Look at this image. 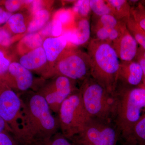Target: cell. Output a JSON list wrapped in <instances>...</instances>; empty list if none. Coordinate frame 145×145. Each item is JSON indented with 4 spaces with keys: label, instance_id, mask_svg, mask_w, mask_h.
Instances as JSON below:
<instances>
[{
    "label": "cell",
    "instance_id": "9a60e30c",
    "mask_svg": "<svg viewBox=\"0 0 145 145\" xmlns=\"http://www.w3.org/2000/svg\"><path fill=\"white\" fill-rule=\"evenodd\" d=\"M47 62L45 52L41 46L22 55L19 63L30 71H39L44 67Z\"/></svg>",
    "mask_w": 145,
    "mask_h": 145
},
{
    "label": "cell",
    "instance_id": "836d02e7",
    "mask_svg": "<svg viewBox=\"0 0 145 145\" xmlns=\"http://www.w3.org/2000/svg\"><path fill=\"white\" fill-rule=\"evenodd\" d=\"M12 15V13L6 11L0 7V24L7 22Z\"/></svg>",
    "mask_w": 145,
    "mask_h": 145
},
{
    "label": "cell",
    "instance_id": "8fae6325",
    "mask_svg": "<svg viewBox=\"0 0 145 145\" xmlns=\"http://www.w3.org/2000/svg\"><path fill=\"white\" fill-rule=\"evenodd\" d=\"M112 44L121 62L135 60L139 48L138 44L126 26L120 37Z\"/></svg>",
    "mask_w": 145,
    "mask_h": 145
},
{
    "label": "cell",
    "instance_id": "44dd1931",
    "mask_svg": "<svg viewBox=\"0 0 145 145\" xmlns=\"http://www.w3.org/2000/svg\"><path fill=\"white\" fill-rule=\"evenodd\" d=\"M128 30L129 31L138 45L145 50V31L134 20L131 16L124 21Z\"/></svg>",
    "mask_w": 145,
    "mask_h": 145
},
{
    "label": "cell",
    "instance_id": "484cf974",
    "mask_svg": "<svg viewBox=\"0 0 145 145\" xmlns=\"http://www.w3.org/2000/svg\"><path fill=\"white\" fill-rule=\"evenodd\" d=\"M90 7L95 17H101L107 14L112 15L111 10L106 1L90 0Z\"/></svg>",
    "mask_w": 145,
    "mask_h": 145
},
{
    "label": "cell",
    "instance_id": "4dcf8cb0",
    "mask_svg": "<svg viewBox=\"0 0 145 145\" xmlns=\"http://www.w3.org/2000/svg\"><path fill=\"white\" fill-rule=\"evenodd\" d=\"M10 63V60L0 50V80H3L8 73Z\"/></svg>",
    "mask_w": 145,
    "mask_h": 145
},
{
    "label": "cell",
    "instance_id": "8992f818",
    "mask_svg": "<svg viewBox=\"0 0 145 145\" xmlns=\"http://www.w3.org/2000/svg\"><path fill=\"white\" fill-rule=\"evenodd\" d=\"M55 75H62L74 81H83L90 76V65L87 53L76 48L65 50L57 61Z\"/></svg>",
    "mask_w": 145,
    "mask_h": 145
},
{
    "label": "cell",
    "instance_id": "5b68a950",
    "mask_svg": "<svg viewBox=\"0 0 145 145\" xmlns=\"http://www.w3.org/2000/svg\"><path fill=\"white\" fill-rule=\"evenodd\" d=\"M58 114L61 133L70 140L83 131L91 118L83 104L80 91H75L63 102Z\"/></svg>",
    "mask_w": 145,
    "mask_h": 145
},
{
    "label": "cell",
    "instance_id": "8d00e7d4",
    "mask_svg": "<svg viewBox=\"0 0 145 145\" xmlns=\"http://www.w3.org/2000/svg\"><path fill=\"white\" fill-rule=\"evenodd\" d=\"M5 131H9L12 133V131L10 128L8 126L5 121L0 116V133Z\"/></svg>",
    "mask_w": 145,
    "mask_h": 145
},
{
    "label": "cell",
    "instance_id": "7c38bea8",
    "mask_svg": "<svg viewBox=\"0 0 145 145\" xmlns=\"http://www.w3.org/2000/svg\"><path fill=\"white\" fill-rule=\"evenodd\" d=\"M143 80L142 70L136 61L127 62H120L118 84L121 83V87L139 86L142 84Z\"/></svg>",
    "mask_w": 145,
    "mask_h": 145
},
{
    "label": "cell",
    "instance_id": "f35d334b",
    "mask_svg": "<svg viewBox=\"0 0 145 145\" xmlns=\"http://www.w3.org/2000/svg\"><path fill=\"white\" fill-rule=\"evenodd\" d=\"M138 50H139V52L141 53V54L142 55L143 57H144V58L145 59V50L143 49V48H142V47L140 46L138 48Z\"/></svg>",
    "mask_w": 145,
    "mask_h": 145
},
{
    "label": "cell",
    "instance_id": "ffe728a7",
    "mask_svg": "<svg viewBox=\"0 0 145 145\" xmlns=\"http://www.w3.org/2000/svg\"><path fill=\"white\" fill-rule=\"evenodd\" d=\"M50 17L49 12L46 9H42L35 13L27 27L28 33H36L41 30L48 22Z\"/></svg>",
    "mask_w": 145,
    "mask_h": 145
},
{
    "label": "cell",
    "instance_id": "d6a6232c",
    "mask_svg": "<svg viewBox=\"0 0 145 145\" xmlns=\"http://www.w3.org/2000/svg\"><path fill=\"white\" fill-rule=\"evenodd\" d=\"M23 3V1L7 0L5 2L4 5L7 11L11 13L19 10Z\"/></svg>",
    "mask_w": 145,
    "mask_h": 145
},
{
    "label": "cell",
    "instance_id": "83f0119b",
    "mask_svg": "<svg viewBox=\"0 0 145 145\" xmlns=\"http://www.w3.org/2000/svg\"><path fill=\"white\" fill-rule=\"evenodd\" d=\"M37 145H73V144L72 141L61 133L58 132L48 141Z\"/></svg>",
    "mask_w": 145,
    "mask_h": 145
},
{
    "label": "cell",
    "instance_id": "d6986e66",
    "mask_svg": "<svg viewBox=\"0 0 145 145\" xmlns=\"http://www.w3.org/2000/svg\"><path fill=\"white\" fill-rule=\"evenodd\" d=\"M126 140L131 144H145V113L142 115L133 128Z\"/></svg>",
    "mask_w": 145,
    "mask_h": 145
},
{
    "label": "cell",
    "instance_id": "7402d4cb",
    "mask_svg": "<svg viewBox=\"0 0 145 145\" xmlns=\"http://www.w3.org/2000/svg\"><path fill=\"white\" fill-rule=\"evenodd\" d=\"M97 17V20L92 27H102L108 29L118 28L125 24L111 14H107Z\"/></svg>",
    "mask_w": 145,
    "mask_h": 145
},
{
    "label": "cell",
    "instance_id": "5bb4252c",
    "mask_svg": "<svg viewBox=\"0 0 145 145\" xmlns=\"http://www.w3.org/2000/svg\"><path fill=\"white\" fill-rule=\"evenodd\" d=\"M68 42L64 36L61 35L57 37H48L43 43L48 62L54 63L58 61L66 48Z\"/></svg>",
    "mask_w": 145,
    "mask_h": 145
},
{
    "label": "cell",
    "instance_id": "e575fe53",
    "mask_svg": "<svg viewBox=\"0 0 145 145\" xmlns=\"http://www.w3.org/2000/svg\"><path fill=\"white\" fill-rule=\"evenodd\" d=\"M134 61H136L138 63L141 67L144 74V80L145 79V59L141 53L139 52L138 50L137 55Z\"/></svg>",
    "mask_w": 145,
    "mask_h": 145
},
{
    "label": "cell",
    "instance_id": "ac0fdd59",
    "mask_svg": "<svg viewBox=\"0 0 145 145\" xmlns=\"http://www.w3.org/2000/svg\"><path fill=\"white\" fill-rule=\"evenodd\" d=\"M125 25L118 28L108 29L102 27H92L91 30L94 37L93 39L112 44L121 36Z\"/></svg>",
    "mask_w": 145,
    "mask_h": 145
},
{
    "label": "cell",
    "instance_id": "d4e9b609",
    "mask_svg": "<svg viewBox=\"0 0 145 145\" xmlns=\"http://www.w3.org/2000/svg\"><path fill=\"white\" fill-rule=\"evenodd\" d=\"M131 16L133 19L145 31V5L142 2H138L131 7Z\"/></svg>",
    "mask_w": 145,
    "mask_h": 145
},
{
    "label": "cell",
    "instance_id": "7a4b0ae2",
    "mask_svg": "<svg viewBox=\"0 0 145 145\" xmlns=\"http://www.w3.org/2000/svg\"><path fill=\"white\" fill-rule=\"evenodd\" d=\"M90 76L108 92L115 94L120 61L111 43L91 39L88 46Z\"/></svg>",
    "mask_w": 145,
    "mask_h": 145
},
{
    "label": "cell",
    "instance_id": "1f68e13d",
    "mask_svg": "<svg viewBox=\"0 0 145 145\" xmlns=\"http://www.w3.org/2000/svg\"><path fill=\"white\" fill-rule=\"evenodd\" d=\"M12 41V36L10 32L5 29L0 28V46L8 47Z\"/></svg>",
    "mask_w": 145,
    "mask_h": 145
},
{
    "label": "cell",
    "instance_id": "ab89813d",
    "mask_svg": "<svg viewBox=\"0 0 145 145\" xmlns=\"http://www.w3.org/2000/svg\"><path fill=\"white\" fill-rule=\"evenodd\" d=\"M141 85L142 86L144 87L145 88V79L143 80L142 84H141Z\"/></svg>",
    "mask_w": 145,
    "mask_h": 145
},
{
    "label": "cell",
    "instance_id": "60d3db41",
    "mask_svg": "<svg viewBox=\"0 0 145 145\" xmlns=\"http://www.w3.org/2000/svg\"><path fill=\"white\" fill-rule=\"evenodd\" d=\"M143 2V3H144V5H145V3H144V2Z\"/></svg>",
    "mask_w": 145,
    "mask_h": 145
},
{
    "label": "cell",
    "instance_id": "e0dca14e",
    "mask_svg": "<svg viewBox=\"0 0 145 145\" xmlns=\"http://www.w3.org/2000/svg\"><path fill=\"white\" fill-rule=\"evenodd\" d=\"M44 40L42 36L39 33H29L19 42L18 50L22 55L31 50L42 46Z\"/></svg>",
    "mask_w": 145,
    "mask_h": 145
},
{
    "label": "cell",
    "instance_id": "52a82bcc",
    "mask_svg": "<svg viewBox=\"0 0 145 145\" xmlns=\"http://www.w3.org/2000/svg\"><path fill=\"white\" fill-rule=\"evenodd\" d=\"M22 102L21 96L4 81L0 80V116L18 138L20 131Z\"/></svg>",
    "mask_w": 145,
    "mask_h": 145
},
{
    "label": "cell",
    "instance_id": "4fadbf2b",
    "mask_svg": "<svg viewBox=\"0 0 145 145\" xmlns=\"http://www.w3.org/2000/svg\"><path fill=\"white\" fill-rule=\"evenodd\" d=\"M91 27L89 21L87 18L81 19L76 27L63 31L68 43L75 46L85 44L90 38Z\"/></svg>",
    "mask_w": 145,
    "mask_h": 145
},
{
    "label": "cell",
    "instance_id": "f1b7e54d",
    "mask_svg": "<svg viewBox=\"0 0 145 145\" xmlns=\"http://www.w3.org/2000/svg\"><path fill=\"white\" fill-rule=\"evenodd\" d=\"M53 19L59 21L63 25L70 23L73 19V13L69 9H61L54 15Z\"/></svg>",
    "mask_w": 145,
    "mask_h": 145
},
{
    "label": "cell",
    "instance_id": "30bf717a",
    "mask_svg": "<svg viewBox=\"0 0 145 145\" xmlns=\"http://www.w3.org/2000/svg\"><path fill=\"white\" fill-rule=\"evenodd\" d=\"M2 80L11 88H14L22 92L31 88L34 82L31 71L16 62L11 63L8 73Z\"/></svg>",
    "mask_w": 145,
    "mask_h": 145
},
{
    "label": "cell",
    "instance_id": "603a6c76",
    "mask_svg": "<svg viewBox=\"0 0 145 145\" xmlns=\"http://www.w3.org/2000/svg\"><path fill=\"white\" fill-rule=\"evenodd\" d=\"M62 33V24L59 21L53 19L41 29L39 34L42 37H57L61 36Z\"/></svg>",
    "mask_w": 145,
    "mask_h": 145
},
{
    "label": "cell",
    "instance_id": "9c48e42d",
    "mask_svg": "<svg viewBox=\"0 0 145 145\" xmlns=\"http://www.w3.org/2000/svg\"><path fill=\"white\" fill-rule=\"evenodd\" d=\"M75 82L62 75H56L51 82L37 92L44 98L52 112L58 113L63 102L77 91Z\"/></svg>",
    "mask_w": 145,
    "mask_h": 145
},
{
    "label": "cell",
    "instance_id": "6da1fadb",
    "mask_svg": "<svg viewBox=\"0 0 145 145\" xmlns=\"http://www.w3.org/2000/svg\"><path fill=\"white\" fill-rule=\"evenodd\" d=\"M22 102L20 131L17 140L21 145H37L45 142L60 129L59 119L44 98L37 92L24 94Z\"/></svg>",
    "mask_w": 145,
    "mask_h": 145
},
{
    "label": "cell",
    "instance_id": "d590c367",
    "mask_svg": "<svg viewBox=\"0 0 145 145\" xmlns=\"http://www.w3.org/2000/svg\"><path fill=\"white\" fill-rule=\"evenodd\" d=\"M43 2L42 1H33L31 3V12L34 15L39 10L43 9Z\"/></svg>",
    "mask_w": 145,
    "mask_h": 145
},
{
    "label": "cell",
    "instance_id": "f546056e",
    "mask_svg": "<svg viewBox=\"0 0 145 145\" xmlns=\"http://www.w3.org/2000/svg\"><path fill=\"white\" fill-rule=\"evenodd\" d=\"M0 145H21L14 135L9 131L0 133Z\"/></svg>",
    "mask_w": 145,
    "mask_h": 145
},
{
    "label": "cell",
    "instance_id": "cb8c5ba5",
    "mask_svg": "<svg viewBox=\"0 0 145 145\" xmlns=\"http://www.w3.org/2000/svg\"><path fill=\"white\" fill-rule=\"evenodd\" d=\"M7 24L10 30L14 34H22L27 29L24 18L21 13H17L12 15Z\"/></svg>",
    "mask_w": 145,
    "mask_h": 145
},
{
    "label": "cell",
    "instance_id": "2e32d148",
    "mask_svg": "<svg viewBox=\"0 0 145 145\" xmlns=\"http://www.w3.org/2000/svg\"><path fill=\"white\" fill-rule=\"evenodd\" d=\"M106 1L112 15L119 20L123 22L131 16V6L125 0H108Z\"/></svg>",
    "mask_w": 145,
    "mask_h": 145
},
{
    "label": "cell",
    "instance_id": "74e56055",
    "mask_svg": "<svg viewBox=\"0 0 145 145\" xmlns=\"http://www.w3.org/2000/svg\"><path fill=\"white\" fill-rule=\"evenodd\" d=\"M71 141L73 143V145H90L86 144V143L78 141V140H72Z\"/></svg>",
    "mask_w": 145,
    "mask_h": 145
},
{
    "label": "cell",
    "instance_id": "ba28073f",
    "mask_svg": "<svg viewBox=\"0 0 145 145\" xmlns=\"http://www.w3.org/2000/svg\"><path fill=\"white\" fill-rule=\"evenodd\" d=\"M119 133L111 121L91 118L83 131L72 140L90 145H116Z\"/></svg>",
    "mask_w": 145,
    "mask_h": 145
},
{
    "label": "cell",
    "instance_id": "3957f363",
    "mask_svg": "<svg viewBox=\"0 0 145 145\" xmlns=\"http://www.w3.org/2000/svg\"><path fill=\"white\" fill-rule=\"evenodd\" d=\"M116 106L114 118L119 133L126 140L145 108V88L121 87L116 91Z\"/></svg>",
    "mask_w": 145,
    "mask_h": 145
},
{
    "label": "cell",
    "instance_id": "277c9868",
    "mask_svg": "<svg viewBox=\"0 0 145 145\" xmlns=\"http://www.w3.org/2000/svg\"><path fill=\"white\" fill-rule=\"evenodd\" d=\"M80 91L85 108L91 118L111 121L116 108L115 93H110L91 76L83 82Z\"/></svg>",
    "mask_w": 145,
    "mask_h": 145
},
{
    "label": "cell",
    "instance_id": "4316f807",
    "mask_svg": "<svg viewBox=\"0 0 145 145\" xmlns=\"http://www.w3.org/2000/svg\"><path fill=\"white\" fill-rule=\"evenodd\" d=\"M73 12L84 18L89 15L91 10L89 0H80L75 2L73 6Z\"/></svg>",
    "mask_w": 145,
    "mask_h": 145
}]
</instances>
